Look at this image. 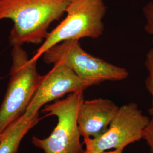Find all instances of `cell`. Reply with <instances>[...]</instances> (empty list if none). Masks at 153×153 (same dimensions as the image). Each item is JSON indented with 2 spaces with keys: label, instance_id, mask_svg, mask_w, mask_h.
<instances>
[{
  "label": "cell",
  "instance_id": "6da1fadb",
  "mask_svg": "<svg viewBox=\"0 0 153 153\" xmlns=\"http://www.w3.org/2000/svg\"><path fill=\"white\" fill-rule=\"evenodd\" d=\"M70 0H0V21L13 22L10 45L42 44L50 25L65 13Z\"/></svg>",
  "mask_w": 153,
  "mask_h": 153
},
{
  "label": "cell",
  "instance_id": "7a4b0ae2",
  "mask_svg": "<svg viewBox=\"0 0 153 153\" xmlns=\"http://www.w3.org/2000/svg\"><path fill=\"white\" fill-rule=\"evenodd\" d=\"M11 56L9 81L0 106V134L25 114L43 78L38 61L29 59L22 46L12 47Z\"/></svg>",
  "mask_w": 153,
  "mask_h": 153
},
{
  "label": "cell",
  "instance_id": "3957f363",
  "mask_svg": "<svg viewBox=\"0 0 153 153\" xmlns=\"http://www.w3.org/2000/svg\"><path fill=\"white\" fill-rule=\"evenodd\" d=\"M107 11L104 0H70L65 18L49 32L31 60L38 61L47 50L64 41L100 38L104 33Z\"/></svg>",
  "mask_w": 153,
  "mask_h": 153
},
{
  "label": "cell",
  "instance_id": "277c9868",
  "mask_svg": "<svg viewBox=\"0 0 153 153\" xmlns=\"http://www.w3.org/2000/svg\"><path fill=\"white\" fill-rule=\"evenodd\" d=\"M84 91L68 94L65 98L43 107L45 117L55 116L57 124L49 136L41 139L33 137L32 143L44 153H83L78 115L84 101Z\"/></svg>",
  "mask_w": 153,
  "mask_h": 153
},
{
  "label": "cell",
  "instance_id": "5b68a950",
  "mask_svg": "<svg viewBox=\"0 0 153 153\" xmlns=\"http://www.w3.org/2000/svg\"><path fill=\"white\" fill-rule=\"evenodd\" d=\"M42 57L47 64H65L79 78L93 86L104 81L124 80L129 76L125 68L89 54L83 49L79 40H67L56 44L47 50Z\"/></svg>",
  "mask_w": 153,
  "mask_h": 153
},
{
  "label": "cell",
  "instance_id": "8992f818",
  "mask_svg": "<svg viewBox=\"0 0 153 153\" xmlns=\"http://www.w3.org/2000/svg\"><path fill=\"white\" fill-rule=\"evenodd\" d=\"M150 119L144 115L135 103L119 107L109 128L96 138H84L86 153H99L111 149H124L131 143L143 139Z\"/></svg>",
  "mask_w": 153,
  "mask_h": 153
},
{
  "label": "cell",
  "instance_id": "52a82bcc",
  "mask_svg": "<svg viewBox=\"0 0 153 153\" xmlns=\"http://www.w3.org/2000/svg\"><path fill=\"white\" fill-rule=\"evenodd\" d=\"M76 76L68 66L58 63L43 76L33 100L23 115L30 117L39 115L40 109L50 102L62 98L66 94L84 91L92 86Z\"/></svg>",
  "mask_w": 153,
  "mask_h": 153
},
{
  "label": "cell",
  "instance_id": "ba28073f",
  "mask_svg": "<svg viewBox=\"0 0 153 153\" xmlns=\"http://www.w3.org/2000/svg\"><path fill=\"white\" fill-rule=\"evenodd\" d=\"M120 107L108 99L84 100L78 115V126L84 138H96L107 131Z\"/></svg>",
  "mask_w": 153,
  "mask_h": 153
},
{
  "label": "cell",
  "instance_id": "9c48e42d",
  "mask_svg": "<svg viewBox=\"0 0 153 153\" xmlns=\"http://www.w3.org/2000/svg\"><path fill=\"white\" fill-rule=\"evenodd\" d=\"M40 118L39 115L26 117L23 115L2 133L0 140V153H17L22 139L35 126Z\"/></svg>",
  "mask_w": 153,
  "mask_h": 153
},
{
  "label": "cell",
  "instance_id": "30bf717a",
  "mask_svg": "<svg viewBox=\"0 0 153 153\" xmlns=\"http://www.w3.org/2000/svg\"><path fill=\"white\" fill-rule=\"evenodd\" d=\"M145 66L148 71V76L145 81V86L152 97V107L149 109V113L153 117V47L146 55Z\"/></svg>",
  "mask_w": 153,
  "mask_h": 153
},
{
  "label": "cell",
  "instance_id": "8fae6325",
  "mask_svg": "<svg viewBox=\"0 0 153 153\" xmlns=\"http://www.w3.org/2000/svg\"><path fill=\"white\" fill-rule=\"evenodd\" d=\"M142 13L146 21L144 30L149 35H153V1L149 2L143 7Z\"/></svg>",
  "mask_w": 153,
  "mask_h": 153
},
{
  "label": "cell",
  "instance_id": "7c38bea8",
  "mask_svg": "<svg viewBox=\"0 0 153 153\" xmlns=\"http://www.w3.org/2000/svg\"><path fill=\"white\" fill-rule=\"evenodd\" d=\"M143 139L147 142L150 148V153H153V117L150 120V122L145 129Z\"/></svg>",
  "mask_w": 153,
  "mask_h": 153
},
{
  "label": "cell",
  "instance_id": "4fadbf2b",
  "mask_svg": "<svg viewBox=\"0 0 153 153\" xmlns=\"http://www.w3.org/2000/svg\"><path fill=\"white\" fill-rule=\"evenodd\" d=\"M123 149H115L113 150H108V151H105V152H103L101 153H123ZM86 153L85 152L84 153Z\"/></svg>",
  "mask_w": 153,
  "mask_h": 153
},
{
  "label": "cell",
  "instance_id": "5bb4252c",
  "mask_svg": "<svg viewBox=\"0 0 153 153\" xmlns=\"http://www.w3.org/2000/svg\"><path fill=\"white\" fill-rule=\"evenodd\" d=\"M2 134H0V140H1V138H2Z\"/></svg>",
  "mask_w": 153,
  "mask_h": 153
},
{
  "label": "cell",
  "instance_id": "9a60e30c",
  "mask_svg": "<svg viewBox=\"0 0 153 153\" xmlns=\"http://www.w3.org/2000/svg\"></svg>",
  "mask_w": 153,
  "mask_h": 153
}]
</instances>
